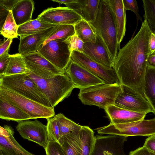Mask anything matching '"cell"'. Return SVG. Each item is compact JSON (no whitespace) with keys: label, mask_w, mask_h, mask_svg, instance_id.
Here are the masks:
<instances>
[{"label":"cell","mask_w":155,"mask_h":155,"mask_svg":"<svg viewBox=\"0 0 155 155\" xmlns=\"http://www.w3.org/2000/svg\"><path fill=\"white\" fill-rule=\"evenodd\" d=\"M47 120L46 126L49 141H55L60 144L61 139L60 128L56 115Z\"/></svg>","instance_id":"34"},{"label":"cell","mask_w":155,"mask_h":155,"mask_svg":"<svg viewBox=\"0 0 155 155\" xmlns=\"http://www.w3.org/2000/svg\"><path fill=\"white\" fill-rule=\"evenodd\" d=\"M16 128L23 139L37 143L45 150L49 142L46 125L37 120H28L18 122Z\"/></svg>","instance_id":"12"},{"label":"cell","mask_w":155,"mask_h":155,"mask_svg":"<svg viewBox=\"0 0 155 155\" xmlns=\"http://www.w3.org/2000/svg\"><path fill=\"white\" fill-rule=\"evenodd\" d=\"M75 33L74 25L67 24L58 25L57 28L46 39L41 45H44L52 40L68 38L72 36Z\"/></svg>","instance_id":"31"},{"label":"cell","mask_w":155,"mask_h":155,"mask_svg":"<svg viewBox=\"0 0 155 155\" xmlns=\"http://www.w3.org/2000/svg\"><path fill=\"white\" fill-rule=\"evenodd\" d=\"M31 72L26 67L22 55L18 53L10 55V59L7 68L3 75L1 76L20 74H29Z\"/></svg>","instance_id":"26"},{"label":"cell","mask_w":155,"mask_h":155,"mask_svg":"<svg viewBox=\"0 0 155 155\" xmlns=\"http://www.w3.org/2000/svg\"><path fill=\"white\" fill-rule=\"evenodd\" d=\"M122 90V86L120 83H104L80 89L78 97L84 104L104 109L108 106L114 104Z\"/></svg>","instance_id":"4"},{"label":"cell","mask_w":155,"mask_h":155,"mask_svg":"<svg viewBox=\"0 0 155 155\" xmlns=\"http://www.w3.org/2000/svg\"><path fill=\"white\" fill-rule=\"evenodd\" d=\"M152 31L144 19L136 35L118 51L113 67L121 85L144 97L145 78L150 55L149 42Z\"/></svg>","instance_id":"1"},{"label":"cell","mask_w":155,"mask_h":155,"mask_svg":"<svg viewBox=\"0 0 155 155\" xmlns=\"http://www.w3.org/2000/svg\"><path fill=\"white\" fill-rule=\"evenodd\" d=\"M127 137L114 135H97L92 155H127L124 145Z\"/></svg>","instance_id":"11"},{"label":"cell","mask_w":155,"mask_h":155,"mask_svg":"<svg viewBox=\"0 0 155 155\" xmlns=\"http://www.w3.org/2000/svg\"><path fill=\"white\" fill-rule=\"evenodd\" d=\"M37 18L54 25H74L82 19L75 12L67 7L48 8L38 15Z\"/></svg>","instance_id":"14"},{"label":"cell","mask_w":155,"mask_h":155,"mask_svg":"<svg viewBox=\"0 0 155 155\" xmlns=\"http://www.w3.org/2000/svg\"><path fill=\"white\" fill-rule=\"evenodd\" d=\"M97 35L95 42L84 43L82 53L106 68L112 69L114 62L101 40Z\"/></svg>","instance_id":"17"},{"label":"cell","mask_w":155,"mask_h":155,"mask_svg":"<svg viewBox=\"0 0 155 155\" xmlns=\"http://www.w3.org/2000/svg\"><path fill=\"white\" fill-rule=\"evenodd\" d=\"M19 0H0V5L9 11H12L15 4Z\"/></svg>","instance_id":"42"},{"label":"cell","mask_w":155,"mask_h":155,"mask_svg":"<svg viewBox=\"0 0 155 155\" xmlns=\"http://www.w3.org/2000/svg\"><path fill=\"white\" fill-rule=\"evenodd\" d=\"M18 27L13 18L12 11H10L0 30L1 34L7 38L13 39L17 38L18 36Z\"/></svg>","instance_id":"32"},{"label":"cell","mask_w":155,"mask_h":155,"mask_svg":"<svg viewBox=\"0 0 155 155\" xmlns=\"http://www.w3.org/2000/svg\"><path fill=\"white\" fill-rule=\"evenodd\" d=\"M45 150L46 155H67L62 146L55 141H49Z\"/></svg>","instance_id":"35"},{"label":"cell","mask_w":155,"mask_h":155,"mask_svg":"<svg viewBox=\"0 0 155 155\" xmlns=\"http://www.w3.org/2000/svg\"><path fill=\"white\" fill-rule=\"evenodd\" d=\"M128 155H155V154L143 146L130 151Z\"/></svg>","instance_id":"40"},{"label":"cell","mask_w":155,"mask_h":155,"mask_svg":"<svg viewBox=\"0 0 155 155\" xmlns=\"http://www.w3.org/2000/svg\"><path fill=\"white\" fill-rule=\"evenodd\" d=\"M0 85L45 106L52 107L46 96L28 74L0 76Z\"/></svg>","instance_id":"5"},{"label":"cell","mask_w":155,"mask_h":155,"mask_svg":"<svg viewBox=\"0 0 155 155\" xmlns=\"http://www.w3.org/2000/svg\"><path fill=\"white\" fill-rule=\"evenodd\" d=\"M10 54L8 55L0 58V76L4 74L10 59Z\"/></svg>","instance_id":"41"},{"label":"cell","mask_w":155,"mask_h":155,"mask_svg":"<svg viewBox=\"0 0 155 155\" xmlns=\"http://www.w3.org/2000/svg\"><path fill=\"white\" fill-rule=\"evenodd\" d=\"M58 25L40 32L20 37L19 53L24 55L37 51L41 46L57 28Z\"/></svg>","instance_id":"18"},{"label":"cell","mask_w":155,"mask_h":155,"mask_svg":"<svg viewBox=\"0 0 155 155\" xmlns=\"http://www.w3.org/2000/svg\"><path fill=\"white\" fill-rule=\"evenodd\" d=\"M27 68L31 73L45 78L65 73L51 64L38 51L22 55Z\"/></svg>","instance_id":"13"},{"label":"cell","mask_w":155,"mask_h":155,"mask_svg":"<svg viewBox=\"0 0 155 155\" xmlns=\"http://www.w3.org/2000/svg\"><path fill=\"white\" fill-rule=\"evenodd\" d=\"M147 67L155 68V54L150 55L148 58Z\"/></svg>","instance_id":"45"},{"label":"cell","mask_w":155,"mask_h":155,"mask_svg":"<svg viewBox=\"0 0 155 155\" xmlns=\"http://www.w3.org/2000/svg\"><path fill=\"white\" fill-rule=\"evenodd\" d=\"M34 1L19 0L12 10L14 20L18 26L31 20L34 9Z\"/></svg>","instance_id":"22"},{"label":"cell","mask_w":155,"mask_h":155,"mask_svg":"<svg viewBox=\"0 0 155 155\" xmlns=\"http://www.w3.org/2000/svg\"><path fill=\"white\" fill-rule=\"evenodd\" d=\"M0 30L4 25L9 12L2 5H0Z\"/></svg>","instance_id":"43"},{"label":"cell","mask_w":155,"mask_h":155,"mask_svg":"<svg viewBox=\"0 0 155 155\" xmlns=\"http://www.w3.org/2000/svg\"><path fill=\"white\" fill-rule=\"evenodd\" d=\"M110 124H117L132 122L144 119L147 114L132 111L114 104L105 109Z\"/></svg>","instance_id":"19"},{"label":"cell","mask_w":155,"mask_h":155,"mask_svg":"<svg viewBox=\"0 0 155 155\" xmlns=\"http://www.w3.org/2000/svg\"><path fill=\"white\" fill-rule=\"evenodd\" d=\"M0 118L18 123L31 119L28 114L1 98H0Z\"/></svg>","instance_id":"23"},{"label":"cell","mask_w":155,"mask_h":155,"mask_svg":"<svg viewBox=\"0 0 155 155\" xmlns=\"http://www.w3.org/2000/svg\"><path fill=\"white\" fill-rule=\"evenodd\" d=\"M126 10H129L133 12L136 15L137 24L139 20L143 22L141 17L139 13V8L137 1L135 0H123Z\"/></svg>","instance_id":"37"},{"label":"cell","mask_w":155,"mask_h":155,"mask_svg":"<svg viewBox=\"0 0 155 155\" xmlns=\"http://www.w3.org/2000/svg\"><path fill=\"white\" fill-rule=\"evenodd\" d=\"M70 59L101 79L106 84L120 83L113 68H106L92 60L82 52L73 51Z\"/></svg>","instance_id":"10"},{"label":"cell","mask_w":155,"mask_h":155,"mask_svg":"<svg viewBox=\"0 0 155 155\" xmlns=\"http://www.w3.org/2000/svg\"><path fill=\"white\" fill-rule=\"evenodd\" d=\"M149 48L150 55L155 54V32L152 31L149 39Z\"/></svg>","instance_id":"44"},{"label":"cell","mask_w":155,"mask_h":155,"mask_svg":"<svg viewBox=\"0 0 155 155\" xmlns=\"http://www.w3.org/2000/svg\"><path fill=\"white\" fill-rule=\"evenodd\" d=\"M144 93L155 114V68L147 67L145 78Z\"/></svg>","instance_id":"27"},{"label":"cell","mask_w":155,"mask_h":155,"mask_svg":"<svg viewBox=\"0 0 155 155\" xmlns=\"http://www.w3.org/2000/svg\"><path fill=\"white\" fill-rule=\"evenodd\" d=\"M13 128L10 125L0 127V155H35L23 148L14 137Z\"/></svg>","instance_id":"16"},{"label":"cell","mask_w":155,"mask_h":155,"mask_svg":"<svg viewBox=\"0 0 155 155\" xmlns=\"http://www.w3.org/2000/svg\"><path fill=\"white\" fill-rule=\"evenodd\" d=\"M65 71L75 87L80 89L105 83L101 79L71 59Z\"/></svg>","instance_id":"15"},{"label":"cell","mask_w":155,"mask_h":155,"mask_svg":"<svg viewBox=\"0 0 155 155\" xmlns=\"http://www.w3.org/2000/svg\"><path fill=\"white\" fill-rule=\"evenodd\" d=\"M143 146L155 154V134L148 137L146 139Z\"/></svg>","instance_id":"39"},{"label":"cell","mask_w":155,"mask_h":155,"mask_svg":"<svg viewBox=\"0 0 155 155\" xmlns=\"http://www.w3.org/2000/svg\"><path fill=\"white\" fill-rule=\"evenodd\" d=\"M80 130L66 134L61 138L60 144L67 155H81Z\"/></svg>","instance_id":"24"},{"label":"cell","mask_w":155,"mask_h":155,"mask_svg":"<svg viewBox=\"0 0 155 155\" xmlns=\"http://www.w3.org/2000/svg\"><path fill=\"white\" fill-rule=\"evenodd\" d=\"M76 0H52V1L54 2H56L60 4H64L65 5L71 3H73L76 1Z\"/></svg>","instance_id":"46"},{"label":"cell","mask_w":155,"mask_h":155,"mask_svg":"<svg viewBox=\"0 0 155 155\" xmlns=\"http://www.w3.org/2000/svg\"><path fill=\"white\" fill-rule=\"evenodd\" d=\"M122 86V90L117 96L115 105L135 112L153 113L150 105L144 97L127 87Z\"/></svg>","instance_id":"9"},{"label":"cell","mask_w":155,"mask_h":155,"mask_svg":"<svg viewBox=\"0 0 155 155\" xmlns=\"http://www.w3.org/2000/svg\"><path fill=\"white\" fill-rule=\"evenodd\" d=\"M0 98L19 108L29 115L31 119H47L55 115L54 108L45 106L1 85Z\"/></svg>","instance_id":"6"},{"label":"cell","mask_w":155,"mask_h":155,"mask_svg":"<svg viewBox=\"0 0 155 155\" xmlns=\"http://www.w3.org/2000/svg\"><path fill=\"white\" fill-rule=\"evenodd\" d=\"M90 23L101 40L113 62L120 49L116 26L112 10L107 0H100L94 21Z\"/></svg>","instance_id":"2"},{"label":"cell","mask_w":155,"mask_h":155,"mask_svg":"<svg viewBox=\"0 0 155 155\" xmlns=\"http://www.w3.org/2000/svg\"><path fill=\"white\" fill-rule=\"evenodd\" d=\"M100 0H76L65 5L72 9L82 19L89 23L96 18Z\"/></svg>","instance_id":"20"},{"label":"cell","mask_w":155,"mask_h":155,"mask_svg":"<svg viewBox=\"0 0 155 155\" xmlns=\"http://www.w3.org/2000/svg\"><path fill=\"white\" fill-rule=\"evenodd\" d=\"M29 77L46 96L52 107L68 97L75 86L66 73L45 78L31 72Z\"/></svg>","instance_id":"3"},{"label":"cell","mask_w":155,"mask_h":155,"mask_svg":"<svg viewBox=\"0 0 155 155\" xmlns=\"http://www.w3.org/2000/svg\"><path fill=\"white\" fill-rule=\"evenodd\" d=\"M58 120L61 138L71 133L80 130L82 126L79 125L60 113L56 115Z\"/></svg>","instance_id":"30"},{"label":"cell","mask_w":155,"mask_h":155,"mask_svg":"<svg viewBox=\"0 0 155 155\" xmlns=\"http://www.w3.org/2000/svg\"><path fill=\"white\" fill-rule=\"evenodd\" d=\"M142 2L144 12L143 17L151 31L155 32V0H143Z\"/></svg>","instance_id":"33"},{"label":"cell","mask_w":155,"mask_h":155,"mask_svg":"<svg viewBox=\"0 0 155 155\" xmlns=\"http://www.w3.org/2000/svg\"><path fill=\"white\" fill-rule=\"evenodd\" d=\"M66 38L50 41L41 45L38 51L55 66L63 71L69 62L72 53Z\"/></svg>","instance_id":"8"},{"label":"cell","mask_w":155,"mask_h":155,"mask_svg":"<svg viewBox=\"0 0 155 155\" xmlns=\"http://www.w3.org/2000/svg\"><path fill=\"white\" fill-rule=\"evenodd\" d=\"M56 25L36 18L18 26V34L20 37L25 36L40 32Z\"/></svg>","instance_id":"25"},{"label":"cell","mask_w":155,"mask_h":155,"mask_svg":"<svg viewBox=\"0 0 155 155\" xmlns=\"http://www.w3.org/2000/svg\"><path fill=\"white\" fill-rule=\"evenodd\" d=\"M12 39L7 38L0 45V58L8 54L10 45L12 42Z\"/></svg>","instance_id":"38"},{"label":"cell","mask_w":155,"mask_h":155,"mask_svg":"<svg viewBox=\"0 0 155 155\" xmlns=\"http://www.w3.org/2000/svg\"><path fill=\"white\" fill-rule=\"evenodd\" d=\"M113 12L116 23L119 46L126 31V10L123 0H107Z\"/></svg>","instance_id":"21"},{"label":"cell","mask_w":155,"mask_h":155,"mask_svg":"<svg viewBox=\"0 0 155 155\" xmlns=\"http://www.w3.org/2000/svg\"><path fill=\"white\" fill-rule=\"evenodd\" d=\"M94 134L88 126H82L80 130L81 155H92L95 142Z\"/></svg>","instance_id":"29"},{"label":"cell","mask_w":155,"mask_h":155,"mask_svg":"<svg viewBox=\"0 0 155 155\" xmlns=\"http://www.w3.org/2000/svg\"><path fill=\"white\" fill-rule=\"evenodd\" d=\"M74 27L76 34L84 43L95 42L97 35L89 22L82 19Z\"/></svg>","instance_id":"28"},{"label":"cell","mask_w":155,"mask_h":155,"mask_svg":"<svg viewBox=\"0 0 155 155\" xmlns=\"http://www.w3.org/2000/svg\"><path fill=\"white\" fill-rule=\"evenodd\" d=\"M70 49L72 51H75L82 52L84 42L75 33L72 36L66 38Z\"/></svg>","instance_id":"36"},{"label":"cell","mask_w":155,"mask_h":155,"mask_svg":"<svg viewBox=\"0 0 155 155\" xmlns=\"http://www.w3.org/2000/svg\"><path fill=\"white\" fill-rule=\"evenodd\" d=\"M101 135H114L128 137H149L155 134V117L120 124H109L95 129Z\"/></svg>","instance_id":"7"}]
</instances>
